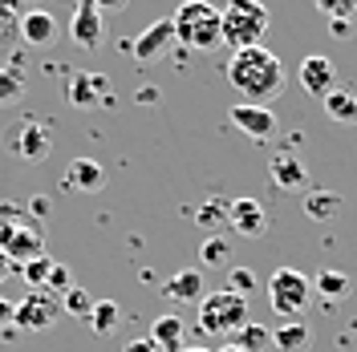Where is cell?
Segmentation results:
<instances>
[{
	"label": "cell",
	"instance_id": "obj_34",
	"mask_svg": "<svg viewBox=\"0 0 357 352\" xmlns=\"http://www.w3.org/2000/svg\"><path fill=\"white\" fill-rule=\"evenodd\" d=\"M126 4H130V0H93V8H98L102 17H106V13H122Z\"/></svg>",
	"mask_w": 357,
	"mask_h": 352
},
{
	"label": "cell",
	"instance_id": "obj_27",
	"mask_svg": "<svg viewBox=\"0 0 357 352\" xmlns=\"http://www.w3.org/2000/svg\"><path fill=\"white\" fill-rule=\"evenodd\" d=\"M49 271H53V259H49V255H41V259H29V264L17 267V275H24V284L33 287V291H41V287H45Z\"/></svg>",
	"mask_w": 357,
	"mask_h": 352
},
{
	"label": "cell",
	"instance_id": "obj_19",
	"mask_svg": "<svg viewBox=\"0 0 357 352\" xmlns=\"http://www.w3.org/2000/svg\"><path fill=\"white\" fill-rule=\"evenodd\" d=\"M268 170H272V182H276L280 191H296V186H305V166H301V158L292 154V150L276 154Z\"/></svg>",
	"mask_w": 357,
	"mask_h": 352
},
{
	"label": "cell",
	"instance_id": "obj_14",
	"mask_svg": "<svg viewBox=\"0 0 357 352\" xmlns=\"http://www.w3.org/2000/svg\"><path fill=\"white\" fill-rule=\"evenodd\" d=\"M227 223L236 227V235H244V239H260V235L268 231L264 202H256V198H236L231 211H227Z\"/></svg>",
	"mask_w": 357,
	"mask_h": 352
},
{
	"label": "cell",
	"instance_id": "obj_4",
	"mask_svg": "<svg viewBox=\"0 0 357 352\" xmlns=\"http://www.w3.org/2000/svg\"><path fill=\"white\" fill-rule=\"evenodd\" d=\"M248 324V296H236V291H207L199 300V332L207 336H236V332Z\"/></svg>",
	"mask_w": 357,
	"mask_h": 352
},
{
	"label": "cell",
	"instance_id": "obj_7",
	"mask_svg": "<svg viewBox=\"0 0 357 352\" xmlns=\"http://www.w3.org/2000/svg\"><path fill=\"white\" fill-rule=\"evenodd\" d=\"M0 251L13 259V264L21 267V264H29V259H41L45 255V239H41V231L37 227H29V223H17L13 231H4L0 235Z\"/></svg>",
	"mask_w": 357,
	"mask_h": 352
},
{
	"label": "cell",
	"instance_id": "obj_12",
	"mask_svg": "<svg viewBox=\"0 0 357 352\" xmlns=\"http://www.w3.org/2000/svg\"><path fill=\"white\" fill-rule=\"evenodd\" d=\"M171 45H175V24H171V17H167V21H155L151 29H142V33L130 41V53L138 57V61H155V57H162Z\"/></svg>",
	"mask_w": 357,
	"mask_h": 352
},
{
	"label": "cell",
	"instance_id": "obj_10",
	"mask_svg": "<svg viewBox=\"0 0 357 352\" xmlns=\"http://www.w3.org/2000/svg\"><path fill=\"white\" fill-rule=\"evenodd\" d=\"M8 146H13V154H21L24 162H41V158L53 150L49 130H45L41 122H29V118H24L13 134H8Z\"/></svg>",
	"mask_w": 357,
	"mask_h": 352
},
{
	"label": "cell",
	"instance_id": "obj_32",
	"mask_svg": "<svg viewBox=\"0 0 357 352\" xmlns=\"http://www.w3.org/2000/svg\"><path fill=\"white\" fill-rule=\"evenodd\" d=\"M252 287H256V275H252L248 267H231V271H227V291H236V296H252Z\"/></svg>",
	"mask_w": 357,
	"mask_h": 352
},
{
	"label": "cell",
	"instance_id": "obj_31",
	"mask_svg": "<svg viewBox=\"0 0 357 352\" xmlns=\"http://www.w3.org/2000/svg\"><path fill=\"white\" fill-rule=\"evenodd\" d=\"M61 308H66L69 316H77V320H86L89 308H93V300H89L82 287H69V291H66V304H61Z\"/></svg>",
	"mask_w": 357,
	"mask_h": 352
},
{
	"label": "cell",
	"instance_id": "obj_36",
	"mask_svg": "<svg viewBox=\"0 0 357 352\" xmlns=\"http://www.w3.org/2000/svg\"><path fill=\"white\" fill-rule=\"evenodd\" d=\"M126 352H158V349H155V340L146 336V340H130V344H126Z\"/></svg>",
	"mask_w": 357,
	"mask_h": 352
},
{
	"label": "cell",
	"instance_id": "obj_1",
	"mask_svg": "<svg viewBox=\"0 0 357 352\" xmlns=\"http://www.w3.org/2000/svg\"><path fill=\"white\" fill-rule=\"evenodd\" d=\"M227 81L240 93V102H248V106H268L284 89V65H280V57L272 49H264V45L236 49L231 61H227Z\"/></svg>",
	"mask_w": 357,
	"mask_h": 352
},
{
	"label": "cell",
	"instance_id": "obj_28",
	"mask_svg": "<svg viewBox=\"0 0 357 352\" xmlns=\"http://www.w3.org/2000/svg\"><path fill=\"white\" fill-rule=\"evenodd\" d=\"M312 4L329 21H354V13H357V0H312Z\"/></svg>",
	"mask_w": 357,
	"mask_h": 352
},
{
	"label": "cell",
	"instance_id": "obj_40",
	"mask_svg": "<svg viewBox=\"0 0 357 352\" xmlns=\"http://www.w3.org/2000/svg\"><path fill=\"white\" fill-rule=\"evenodd\" d=\"M183 352H207V349H195V344H191V349H183Z\"/></svg>",
	"mask_w": 357,
	"mask_h": 352
},
{
	"label": "cell",
	"instance_id": "obj_26",
	"mask_svg": "<svg viewBox=\"0 0 357 352\" xmlns=\"http://www.w3.org/2000/svg\"><path fill=\"white\" fill-rule=\"evenodd\" d=\"M227 211H231V202H227V198H207V202H203V211H195V223H199L203 231H211V227L227 223Z\"/></svg>",
	"mask_w": 357,
	"mask_h": 352
},
{
	"label": "cell",
	"instance_id": "obj_17",
	"mask_svg": "<svg viewBox=\"0 0 357 352\" xmlns=\"http://www.w3.org/2000/svg\"><path fill=\"white\" fill-rule=\"evenodd\" d=\"M17 29H21L24 45H33V49H45V45H53V37H57V21H53V13H45V8L24 13Z\"/></svg>",
	"mask_w": 357,
	"mask_h": 352
},
{
	"label": "cell",
	"instance_id": "obj_15",
	"mask_svg": "<svg viewBox=\"0 0 357 352\" xmlns=\"http://www.w3.org/2000/svg\"><path fill=\"white\" fill-rule=\"evenodd\" d=\"M167 300H178V304H199L203 296V271L199 267H183V271H175L171 280H167Z\"/></svg>",
	"mask_w": 357,
	"mask_h": 352
},
{
	"label": "cell",
	"instance_id": "obj_38",
	"mask_svg": "<svg viewBox=\"0 0 357 352\" xmlns=\"http://www.w3.org/2000/svg\"><path fill=\"white\" fill-rule=\"evenodd\" d=\"M13 312H17V304H8V300H0V324H8V320H13Z\"/></svg>",
	"mask_w": 357,
	"mask_h": 352
},
{
	"label": "cell",
	"instance_id": "obj_2",
	"mask_svg": "<svg viewBox=\"0 0 357 352\" xmlns=\"http://www.w3.org/2000/svg\"><path fill=\"white\" fill-rule=\"evenodd\" d=\"M175 45H187V49H199V53H211L220 49L223 37H220V8L207 4V0H187L178 4L175 17Z\"/></svg>",
	"mask_w": 357,
	"mask_h": 352
},
{
	"label": "cell",
	"instance_id": "obj_6",
	"mask_svg": "<svg viewBox=\"0 0 357 352\" xmlns=\"http://www.w3.org/2000/svg\"><path fill=\"white\" fill-rule=\"evenodd\" d=\"M106 37V17L93 8V0H77L73 17H69V41L77 49H98Z\"/></svg>",
	"mask_w": 357,
	"mask_h": 352
},
{
	"label": "cell",
	"instance_id": "obj_35",
	"mask_svg": "<svg viewBox=\"0 0 357 352\" xmlns=\"http://www.w3.org/2000/svg\"><path fill=\"white\" fill-rule=\"evenodd\" d=\"M8 275H17V264H13V259H8V255L0 251V284H4Z\"/></svg>",
	"mask_w": 357,
	"mask_h": 352
},
{
	"label": "cell",
	"instance_id": "obj_23",
	"mask_svg": "<svg viewBox=\"0 0 357 352\" xmlns=\"http://www.w3.org/2000/svg\"><path fill=\"white\" fill-rule=\"evenodd\" d=\"M231 344H236V349H244V352H264V349H272V328L256 324V320H248L244 328L231 336Z\"/></svg>",
	"mask_w": 357,
	"mask_h": 352
},
{
	"label": "cell",
	"instance_id": "obj_24",
	"mask_svg": "<svg viewBox=\"0 0 357 352\" xmlns=\"http://www.w3.org/2000/svg\"><path fill=\"white\" fill-rule=\"evenodd\" d=\"M305 211H309V219L329 223L337 211H341V195H337V191H312V195L305 198Z\"/></svg>",
	"mask_w": 357,
	"mask_h": 352
},
{
	"label": "cell",
	"instance_id": "obj_5",
	"mask_svg": "<svg viewBox=\"0 0 357 352\" xmlns=\"http://www.w3.org/2000/svg\"><path fill=\"white\" fill-rule=\"evenodd\" d=\"M312 300V284L305 271H296V267H276L272 271V280H268V304L276 316H284V320H296L301 312L309 308Z\"/></svg>",
	"mask_w": 357,
	"mask_h": 352
},
{
	"label": "cell",
	"instance_id": "obj_11",
	"mask_svg": "<svg viewBox=\"0 0 357 352\" xmlns=\"http://www.w3.org/2000/svg\"><path fill=\"white\" fill-rule=\"evenodd\" d=\"M296 77H301V89L312 93V97H329V93L337 89V65L329 61V57H321V53L305 57Z\"/></svg>",
	"mask_w": 357,
	"mask_h": 352
},
{
	"label": "cell",
	"instance_id": "obj_16",
	"mask_svg": "<svg viewBox=\"0 0 357 352\" xmlns=\"http://www.w3.org/2000/svg\"><path fill=\"white\" fill-rule=\"evenodd\" d=\"M66 186L69 191H86V195H93V191L106 186V170H102L93 158H73V162L66 166Z\"/></svg>",
	"mask_w": 357,
	"mask_h": 352
},
{
	"label": "cell",
	"instance_id": "obj_30",
	"mask_svg": "<svg viewBox=\"0 0 357 352\" xmlns=\"http://www.w3.org/2000/svg\"><path fill=\"white\" fill-rule=\"evenodd\" d=\"M24 93V73L21 69H0V102H17Z\"/></svg>",
	"mask_w": 357,
	"mask_h": 352
},
{
	"label": "cell",
	"instance_id": "obj_21",
	"mask_svg": "<svg viewBox=\"0 0 357 352\" xmlns=\"http://www.w3.org/2000/svg\"><path fill=\"white\" fill-rule=\"evenodd\" d=\"M325 113L341 122V126H357V97L349 89H333L329 97H325Z\"/></svg>",
	"mask_w": 357,
	"mask_h": 352
},
{
	"label": "cell",
	"instance_id": "obj_20",
	"mask_svg": "<svg viewBox=\"0 0 357 352\" xmlns=\"http://www.w3.org/2000/svg\"><path fill=\"white\" fill-rule=\"evenodd\" d=\"M312 344V328H305L301 320H289L272 332V349L276 352H309Z\"/></svg>",
	"mask_w": 357,
	"mask_h": 352
},
{
	"label": "cell",
	"instance_id": "obj_18",
	"mask_svg": "<svg viewBox=\"0 0 357 352\" xmlns=\"http://www.w3.org/2000/svg\"><path fill=\"white\" fill-rule=\"evenodd\" d=\"M151 340H155L158 352H183V316L167 312L151 324Z\"/></svg>",
	"mask_w": 357,
	"mask_h": 352
},
{
	"label": "cell",
	"instance_id": "obj_37",
	"mask_svg": "<svg viewBox=\"0 0 357 352\" xmlns=\"http://www.w3.org/2000/svg\"><path fill=\"white\" fill-rule=\"evenodd\" d=\"M329 29H333V37H349V33H354L349 21H329Z\"/></svg>",
	"mask_w": 357,
	"mask_h": 352
},
{
	"label": "cell",
	"instance_id": "obj_8",
	"mask_svg": "<svg viewBox=\"0 0 357 352\" xmlns=\"http://www.w3.org/2000/svg\"><path fill=\"white\" fill-rule=\"evenodd\" d=\"M66 97L77 110H98L110 97V81H106V73H73L66 86Z\"/></svg>",
	"mask_w": 357,
	"mask_h": 352
},
{
	"label": "cell",
	"instance_id": "obj_13",
	"mask_svg": "<svg viewBox=\"0 0 357 352\" xmlns=\"http://www.w3.org/2000/svg\"><path fill=\"white\" fill-rule=\"evenodd\" d=\"M231 126L244 130L248 138H256V142H264V138L276 134V113L268 110V106H248V102H240V106H231Z\"/></svg>",
	"mask_w": 357,
	"mask_h": 352
},
{
	"label": "cell",
	"instance_id": "obj_29",
	"mask_svg": "<svg viewBox=\"0 0 357 352\" xmlns=\"http://www.w3.org/2000/svg\"><path fill=\"white\" fill-rule=\"evenodd\" d=\"M227 255H231V243L220 239V235H207L199 247V259L203 264H227Z\"/></svg>",
	"mask_w": 357,
	"mask_h": 352
},
{
	"label": "cell",
	"instance_id": "obj_25",
	"mask_svg": "<svg viewBox=\"0 0 357 352\" xmlns=\"http://www.w3.org/2000/svg\"><path fill=\"white\" fill-rule=\"evenodd\" d=\"M118 316H122V312H118V304H114V300H93V308H89V328L98 332V336H106V332H114L118 328Z\"/></svg>",
	"mask_w": 357,
	"mask_h": 352
},
{
	"label": "cell",
	"instance_id": "obj_22",
	"mask_svg": "<svg viewBox=\"0 0 357 352\" xmlns=\"http://www.w3.org/2000/svg\"><path fill=\"white\" fill-rule=\"evenodd\" d=\"M312 291H317V296H325V300H341V296H349V275H345V271H337V267H325V271H317Z\"/></svg>",
	"mask_w": 357,
	"mask_h": 352
},
{
	"label": "cell",
	"instance_id": "obj_3",
	"mask_svg": "<svg viewBox=\"0 0 357 352\" xmlns=\"http://www.w3.org/2000/svg\"><path fill=\"white\" fill-rule=\"evenodd\" d=\"M268 24V8L260 0H227L220 8V37L223 45H231V49H252V45L264 41Z\"/></svg>",
	"mask_w": 357,
	"mask_h": 352
},
{
	"label": "cell",
	"instance_id": "obj_33",
	"mask_svg": "<svg viewBox=\"0 0 357 352\" xmlns=\"http://www.w3.org/2000/svg\"><path fill=\"white\" fill-rule=\"evenodd\" d=\"M45 287H53V291H69V267H61V264H53V271H49V280H45Z\"/></svg>",
	"mask_w": 357,
	"mask_h": 352
},
{
	"label": "cell",
	"instance_id": "obj_39",
	"mask_svg": "<svg viewBox=\"0 0 357 352\" xmlns=\"http://www.w3.org/2000/svg\"><path fill=\"white\" fill-rule=\"evenodd\" d=\"M220 352H244V349H236V344H223V349Z\"/></svg>",
	"mask_w": 357,
	"mask_h": 352
},
{
	"label": "cell",
	"instance_id": "obj_9",
	"mask_svg": "<svg viewBox=\"0 0 357 352\" xmlns=\"http://www.w3.org/2000/svg\"><path fill=\"white\" fill-rule=\"evenodd\" d=\"M57 312H61V304H53V296H45V291H29L21 304H17L13 320H17L24 332H37V328H49V324L57 320Z\"/></svg>",
	"mask_w": 357,
	"mask_h": 352
}]
</instances>
